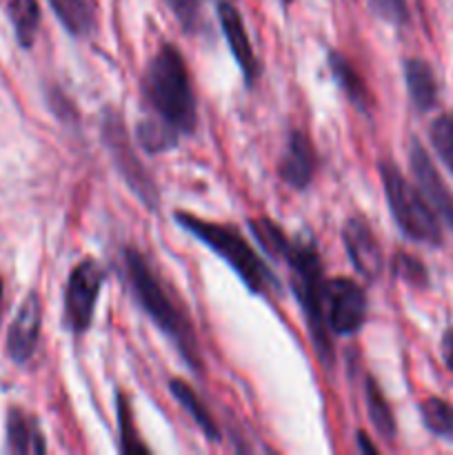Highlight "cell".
I'll return each instance as SVG.
<instances>
[{
	"mask_svg": "<svg viewBox=\"0 0 453 455\" xmlns=\"http://www.w3.org/2000/svg\"><path fill=\"white\" fill-rule=\"evenodd\" d=\"M142 100L145 120L160 124L173 136H185L195 129V98L191 89L185 58L173 44H163L147 65L142 76Z\"/></svg>",
	"mask_w": 453,
	"mask_h": 455,
	"instance_id": "6da1fadb",
	"label": "cell"
},
{
	"mask_svg": "<svg viewBox=\"0 0 453 455\" xmlns=\"http://www.w3.org/2000/svg\"><path fill=\"white\" fill-rule=\"evenodd\" d=\"M124 267H127L129 284H131L138 305L145 309V314L154 320L155 327H158L164 336L171 338V342L178 347L182 358H185L191 367L198 369L200 358L198 345H195L194 338V329L187 323L185 315L180 314V309L173 305L169 293L164 291L163 283L158 280V275L154 274L149 262L145 260V256H142L138 249H124Z\"/></svg>",
	"mask_w": 453,
	"mask_h": 455,
	"instance_id": "7a4b0ae2",
	"label": "cell"
},
{
	"mask_svg": "<svg viewBox=\"0 0 453 455\" xmlns=\"http://www.w3.org/2000/svg\"><path fill=\"white\" fill-rule=\"evenodd\" d=\"M282 260L287 262L289 271H291L293 291H296V300L300 302L302 311H305L315 351H318L320 360L329 367L333 363V349L331 333H329L327 318H324V280L318 247L314 244V240H291Z\"/></svg>",
	"mask_w": 453,
	"mask_h": 455,
	"instance_id": "3957f363",
	"label": "cell"
},
{
	"mask_svg": "<svg viewBox=\"0 0 453 455\" xmlns=\"http://www.w3.org/2000/svg\"><path fill=\"white\" fill-rule=\"evenodd\" d=\"M173 218H176L178 227L194 234L200 243L207 244L213 253H218L253 293H266L269 289H278L274 274L266 269L265 262L253 251L251 244L240 235L238 229L220 225V222L203 220V218L191 216L187 212H176Z\"/></svg>",
	"mask_w": 453,
	"mask_h": 455,
	"instance_id": "277c9868",
	"label": "cell"
},
{
	"mask_svg": "<svg viewBox=\"0 0 453 455\" xmlns=\"http://www.w3.org/2000/svg\"><path fill=\"white\" fill-rule=\"evenodd\" d=\"M378 169H380V180L385 187L391 216L398 222L400 231L413 243L440 247L442 229H440L438 213L431 209L422 191L413 187L391 160H380Z\"/></svg>",
	"mask_w": 453,
	"mask_h": 455,
	"instance_id": "5b68a950",
	"label": "cell"
},
{
	"mask_svg": "<svg viewBox=\"0 0 453 455\" xmlns=\"http://www.w3.org/2000/svg\"><path fill=\"white\" fill-rule=\"evenodd\" d=\"M102 140H105L107 149H109L111 160L118 167L120 176L124 178L129 187H131L133 194L142 200L149 209H158L160 196L158 187L151 180V176L147 173L145 164L140 163V158L133 151L131 140L127 136V129L123 124V116L114 109H107L102 114Z\"/></svg>",
	"mask_w": 453,
	"mask_h": 455,
	"instance_id": "8992f818",
	"label": "cell"
},
{
	"mask_svg": "<svg viewBox=\"0 0 453 455\" xmlns=\"http://www.w3.org/2000/svg\"><path fill=\"white\" fill-rule=\"evenodd\" d=\"M102 284H105V271L91 258L80 260L69 274L65 289V324L76 336L91 327Z\"/></svg>",
	"mask_w": 453,
	"mask_h": 455,
	"instance_id": "52a82bcc",
	"label": "cell"
},
{
	"mask_svg": "<svg viewBox=\"0 0 453 455\" xmlns=\"http://www.w3.org/2000/svg\"><path fill=\"white\" fill-rule=\"evenodd\" d=\"M324 318L333 336L358 333L367 320L364 289L351 278H333L324 283Z\"/></svg>",
	"mask_w": 453,
	"mask_h": 455,
	"instance_id": "ba28073f",
	"label": "cell"
},
{
	"mask_svg": "<svg viewBox=\"0 0 453 455\" xmlns=\"http://www.w3.org/2000/svg\"><path fill=\"white\" fill-rule=\"evenodd\" d=\"M342 243H345L346 256L362 278L378 280L385 271V256L382 247L373 234L371 225L364 218L351 216L342 227Z\"/></svg>",
	"mask_w": 453,
	"mask_h": 455,
	"instance_id": "9c48e42d",
	"label": "cell"
},
{
	"mask_svg": "<svg viewBox=\"0 0 453 455\" xmlns=\"http://www.w3.org/2000/svg\"><path fill=\"white\" fill-rule=\"evenodd\" d=\"M409 163H411V172L417 182V189L422 191L431 209L453 229V191L449 189L447 182L442 180L440 172L435 169V164L431 163L426 149L417 140L411 142Z\"/></svg>",
	"mask_w": 453,
	"mask_h": 455,
	"instance_id": "30bf717a",
	"label": "cell"
},
{
	"mask_svg": "<svg viewBox=\"0 0 453 455\" xmlns=\"http://www.w3.org/2000/svg\"><path fill=\"white\" fill-rule=\"evenodd\" d=\"M40 323H43V307L36 293H29L18 309L12 327L7 333V354L13 363L22 364L36 354L40 338Z\"/></svg>",
	"mask_w": 453,
	"mask_h": 455,
	"instance_id": "8fae6325",
	"label": "cell"
},
{
	"mask_svg": "<svg viewBox=\"0 0 453 455\" xmlns=\"http://www.w3.org/2000/svg\"><path fill=\"white\" fill-rule=\"evenodd\" d=\"M218 20H220L222 34H225L226 43H229L231 56H234L235 62H238L244 80L251 84L258 76V60L238 9H235L231 3H220L218 4Z\"/></svg>",
	"mask_w": 453,
	"mask_h": 455,
	"instance_id": "7c38bea8",
	"label": "cell"
},
{
	"mask_svg": "<svg viewBox=\"0 0 453 455\" xmlns=\"http://www.w3.org/2000/svg\"><path fill=\"white\" fill-rule=\"evenodd\" d=\"M315 173V149L302 132L289 136L287 149L278 164V176L293 189H305L311 185Z\"/></svg>",
	"mask_w": 453,
	"mask_h": 455,
	"instance_id": "4fadbf2b",
	"label": "cell"
},
{
	"mask_svg": "<svg viewBox=\"0 0 453 455\" xmlns=\"http://www.w3.org/2000/svg\"><path fill=\"white\" fill-rule=\"evenodd\" d=\"M404 80L407 92L417 111H431L438 102V80L433 69L422 58H409L404 62Z\"/></svg>",
	"mask_w": 453,
	"mask_h": 455,
	"instance_id": "5bb4252c",
	"label": "cell"
},
{
	"mask_svg": "<svg viewBox=\"0 0 453 455\" xmlns=\"http://www.w3.org/2000/svg\"><path fill=\"white\" fill-rule=\"evenodd\" d=\"M7 447L12 453H44L43 434L31 416L22 409H9L7 413Z\"/></svg>",
	"mask_w": 453,
	"mask_h": 455,
	"instance_id": "9a60e30c",
	"label": "cell"
},
{
	"mask_svg": "<svg viewBox=\"0 0 453 455\" xmlns=\"http://www.w3.org/2000/svg\"><path fill=\"white\" fill-rule=\"evenodd\" d=\"M169 391H171L173 398L180 403V407L189 413L191 420L195 422V427H198V429L207 435V440H211V443H220V429H218V425H216V420L211 418V413L204 409L203 400L198 398V394H195V391L182 380L169 382Z\"/></svg>",
	"mask_w": 453,
	"mask_h": 455,
	"instance_id": "2e32d148",
	"label": "cell"
},
{
	"mask_svg": "<svg viewBox=\"0 0 453 455\" xmlns=\"http://www.w3.org/2000/svg\"><path fill=\"white\" fill-rule=\"evenodd\" d=\"M60 25L76 38H83L93 29L91 0H49Z\"/></svg>",
	"mask_w": 453,
	"mask_h": 455,
	"instance_id": "e0dca14e",
	"label": "cell"
},
{
	"mask_svg": "<svg viewBox=\"0 0 453 455\" xmlns=\"http://www.w3.org/2000/svg\"><path fill=\"white\" fill-rule=\"evenodd\" d=\"M329 67H331L333 78L338 80V84H340L342 92L346 93V98H349V100L354 102L358 109L367 111L369 109V92H367V87H364L360 74L355 71V67L351 65V62L346 60L342 53H336V52L329 53Z\"/></svg>",
	"mask_w": 453,
	"mask_h": 455,
	"instance_id": "ac0fdd59",
	"label": "cell"
},
{
	"mask_svg": "<svg viewBox=\"0 0 453 455\" xmlns=\"http://www.w3.org/2000/svg\"><path fill=\"white\" fill-rule=\"evenodd\" d=\"M7 9L18 43H20V47L29 49L34 44L40 25L38 0H9Z\"/></svg>",
	"mask_w": 453,
	"mask_h": 455,
	"instance_id": "d6986e66",
	"label": "cell"
},
{
	"mask_svg": "<svg viewBox=\"0 0 453 455\" xmlns=\"http://www.w3.org/2000/svg\"><path fill=\"white\" fill-rule=\"evenodd\" d=\"M364 398H367V411H369V418H371L373 427H376L378 434L382 435V438H393L395 435V418H393V411H391V407L386 404L385 395H382L380 387L376 385V380H373L371 376L367 378V382H364Z\"/></svg>",
	"mask_w": 453,
	"mask_h": 455,
	"instance_id": "ffe728a7",
	"label": "cell"
},
{
	"mask_svg": "<svg viewBox=\"0 0 453 455\" xmlns=\"http://www.w3.org/2000/svg\"><path fill=\"white\" fill-rule=\"evenodd\" d=\"M420 416L426 429L444 440L453 438V404L442 398H429L420 404Z\"/></svg>",
	"mask_w": 453,
	"mask_h": 455,
	"instance_id": "44dd1931",
	"label": "cell"
},
{
	"mask_svg": "<svg viewBox=\"0 0 453 455\" xmlns=\"http://www.w3.org/2000/svg\"><path fill=\"white\" fill-rule=\"evenodd\" d=\"M249 229H251V234L256 235L260 247L265 249L269 256L284 258L291 240L287 238V234H284L274 220H269V218H253V220L249 222Z\"/></svg>",
	"mask_w": 453,
	"mask_h": 455,
	"instance_id": "7402d4cb",
	"label": "cell"
},
{
	"mask_svg": "<svg viewBox=\"0 0 453 455\" xmlns=\"http://www.w3.org/2000/svg\"><path fill=\"white\" fill-rule=\"evenodd\" d=\"M429 138L431 147H433V151L438 154V158L442 160V164L453 176V116H438V118L431 123Z\"/></svg>",
	"mask_w": 453,
	"mask_h": 455,
	"instance_id": "603a6c76",
	"label": "cell"
},
{
	"mask_svg": "<svg viewBox=\"0 0 453 455\" xmlns=\"http://www.w3.org/2000/svg\"><path fill=\"white\" fill-rule=\"evenodd\" d=\"M164 3L169 4V9H171L176 20L182 25V29L189 31V34L203 31L204 18L200 0H164Z\"/></svg>",
	"mask_w": 453,
	"mask_h": 455,
	"instance_id": "cb8c5ba5",
	"label": "cell"
},
{
	"mask_svg": "<svg viewBox=\"0 0 453 455\" xmlns=\"http://www.w3.org/2000/svg\"><path fill=\"white\" fill-rule=\"evenodd\" d=\"M118 418H120V438H123V451L136 453V451H149L145 444H140L138 435L131 431V411L124 400V395H118Z\"/></svg>",
	"mask_w": 453,
	"mask_h": 455,
	"instance_id": "d4e9b609",
	"label": "cell"
},
{
	"mask_svg": "<svg viewBox=\"0 0 453 455\" xmlns=\"http://www.w3.org/2000/svg\"><path fill=\"white\" fill-rule=\"evenodd\" d=\"M369 7L386 22H393V25L407 22V3L404 0H369Z\"/></svg>",
	"mask_w": 453,
	"mask_h": 455,
	"instance_id": "484cf974",
	"label": "cell"
},
{
	"mask_svg": "<svg viewBox=\"0 0 453 455\" xmlns=\"http://www.w3.org/2000/svg\"><path fill=\"white\" fill-rule=\"evenodd\" d=\"M395 271H398L400 278L416 284V287H425L426 284V269L422 267V262H417L413 256H402V253H400V256L395 258Z\"/></svg>",
	"mask_w": 453,
	"mask_h": 455,
	"instance_id": "4316f807",
	"label": "cell"
},
{
	"mask_svg": "<svg viewBox=\"0 0 453 455\" xmlns=\"http://www.w3.org/2000/svg\"><path fill=\"white\" fill-rule=\"evenodd\" d=\"M442 358L449 371L453 373V329H447L442 336Z\"/></svg>",
	"mask_w": 453,
	"mask_h": 455,
	"instance_id": "83f0119b",
	"label": "cell"
},
{
	"mask_svg": "<svg viewBox=\"0 0 453 455\" xmlns=\"http://www.w3.org/2000/svg\"><path fill=\"white\" fill-rule=\"evenodd\" d=\"M358 447H360V451H364V453H376L378 451V449L373 447L371 443H369L367 435H364V434H358Z\"/></svg>",
	"mask_w": 453,
	"mask_h": 455,
	"instance_id": "f1b7e54d",
	"label": "cell"
},
{
	"mask_svg": "<svg viewBox=\"0 0 453 455\" xmlns=\"http://www.w3.org/2000/svg\"><path fill=\"white\" fill-rule=\"evenodd\" d=\"M0 307H3V280H0Z\"/></svg>",
	"mask_w": 453,
	"mask_h": 455,
	"instance_id": "f546056e",
	"label": "cell"
}]
</instances>
